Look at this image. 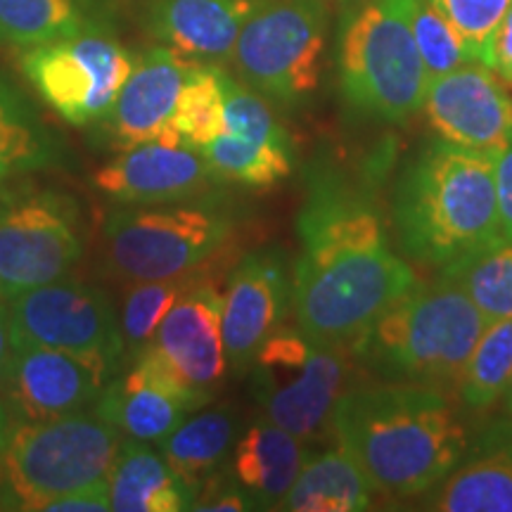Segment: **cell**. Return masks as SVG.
I'll return each instance as SVG.
<instances>
[{
  "label": "cell",
  "mask_w": 512,
  "mask_h": 512,
  "mask_svg": "<svg viewBox=\"0 0 512 512\" xmlns=\"http://www.w3.org/2000/svg\"><path fill=\"white\" fill-rule=\"evenodd\" d=\"M219 190L166 204H117L102 223L105 266L121 283L185 278L214 259L238 230Z\"/></svg>",
  "instance_id": "8992f818"
},
{
  "label": "cell",
  "mask_w": 512,
  "mask_h": 512,
  "mask_svg": "<svg viewBox=\"0 0 512 512\" xmlns=\"http://www.w3.org/2000/svg\"><path fill=\"white\" fill-rule=\"evenodd\" d=\"M261 0H140L136 15L157 46L197 64L223 67Z\"/></svg>",
  "instance_id": "d6986e66"
},
{
  "label": "cell",
  "mask_w": 512,
  "mask_h": 512,
  "mask_svg": "<svg viewBox=\"0 0 512 512\" xmlns=\"http://www.w3.org/2000/svg\"><path fill=\"white\" fill-rule=\"evenodd\" d=\"M200 152L221 183L242 188H271L294 169L292 143H261L221 131Z\"/></svg>",
  "instance_id": "83f0119b"
},
{
  "label": "cell",
  "mask_w": 512,
  "mask_h": 512,
  "mask_svg": "<svg viewBox=\"0 0 512 512\" xmlns=\"http://www.w3.org/2000/svg\"><path fill=\"white\" fill-rule=\"evenodd\" d=\"M107 479L114 512H181L195 503L162 451L145 441L124 437Z\"/></svg>",
  "instance_id": "d4e9b609"
},
{
  "label": "cell",
  "mask_w": 512,
  "mask_h": 512,
  "mask_svg": "<svg viewBox=\"0 0 512 512\" xmlns=\"http://www.w3.org/2000/svg\"><path fill=\"white\" fill-rule=\"evenodd\" d=\"M437 138L498 155L512 138V95L482 62L472 60L430 81L422 107Z\"/></svg>",
  "instance_id": "e0dca14e"
},
{
  "label": "cell",
  "mask_w": 512,
  "mask_h": 512,
  "mask_svg": "<svg viewBox=\"0 0 512 512\" xmlns=\"http://www.w3.org/2000/svg\"><path fill=\"white\" fill-rule=\"evenodd\" d=\"M328 27L325 0H261L228 64L266 100L299 107L320 86Z\"/></svg>",
  "instance_id": "30bf717a"
},
{
  "label": "cell",
  "mask_w": 512,
  "mask_h": 512,
  "mask_svg": "<svg viewBox=\"0 0 512 512\" xmlns=\"http://www.w3.org/2000/svg\"><path fill=\"white\" fill-rule=\"evenodd\" d=\"M489 320L446 278L415 283L349 344L356 380L451 392Z\"/></svg>",
  "instance_id": "277c9868"
},
{
  "label": "cell",
  "mask_w": 512,
  "mask_h": 512,
  "mask_svg": "<svg viewBox=\"0 0 512 512\" xmlns=\"http://www.w3.org/2000/svg\"><path fill=\"white\" fill-rule=\"evenodd\" d=\"M512 382V316L491 320L458 382L463 411L486 415L503 401Z\"/></svg>",
  "instance_id": "f1b7e54d"
},
{
  "label": "cell",
  "mask_w": 512,
  "mask_h": 512,
  "mask_svg": "<svg viewBox=\"0 0 512 512\" xmlns=\"http://www.w3.org/2000/svg\"><path fill=\"white\" fill-rule=\"evenodd\" d=\"M238 437L240 422L233 408L204 406L192 411L157 448L197 498L209 479L221 475Z\"/></svg>",
  "instance_id": "484cf974"
},
{
  "label": "cell",
  "mask_w": 512,
  "mask_h": 512,
  "mask_svg": "<svg viewBox=\"0 0 512 512\" xmlns=\"http://www.w3.org/2000/svg\"><path fill=\"white\" fill-rule=\"evenodd\" d=\"M430 3L463 36L472 57L484 64L491 36L510 10L512 0H430Z\"/></svg>",
  "instance_id": "836d02e7"
},
{
  "label": "cell",
  "mask_w": 512,
  "mask_h": 512,
  "mask_svg": "<svg viewBox=\"0 0 512 512\" xmlns=\"http://www.w3.org/2000/svg\"><path fill=\"white\" fill-rule=\"evenodd\" d=\"M91 183L121 207L195 200L223 185L202 152L157 140L117 152V157L93 171Z\"/></svg>",
  "instance_id": "ac0fdd59"
},
{
  "label": "cell",
  "mask_w": 512,
  "mask_h": 512,
  "mask_svg": "<svg viewBox=\"0 0 512 512\" xmlns=\"http://www.w3.org/2000/svg\"><path fill=\"white\" fill-rule=\"evenodd\" d=\"M136 64L114 29L86 31L22 53V72L67 124L93 128L110 114Z\"/></svg>",
  "instance_id": "8fae6325"
},
{
  "label": "cell",
  "mask_w": 512,
  "mask_h": 512,
  "mask_svg": "<svg viewBox=\"0 0 512 512\" xmlns=\"http://www.w3.org/2000/svg\"><path fill=\"white\" fill-rule=\"evenodd\" d=\"M503 413L512 415V382H510L508 392H505V396H503Z\"/></svg>",
  "instance_id": "ab89813d"
},
{
  "label": "cell",
  "mask_w": 512,
  "mask_h": 512,
  "mask_svg": "<svg viewBox=\"0 0 512 512\" xmlns=\"http://www.w3.org/2000/svg\"><path fill=\"white\" fill-rule=\"evenodd\" d=\"M50 512H110V479L102 477L98 482L81 486V489L69 491L55 501L48 503Z\"/></svg>",
  "instance_id": "e575fe53"
},
{
  "label": "cell",
  "mask_w": 512,
  "mask_h": 512,
  "mask_svg": "<svg viewBox=\"0 0 512 512\" xmlns=\"http://www.w3.org/2000/svg\"><path fill=\"white\" fill-rule=\"evenodd\" d=\"M297 235L292 313L316 342L351 344L418 280L396 245L373 178L332 162L316 159L306 169Z\"/></svg>",
  "instance_id": "6da1fadb"
},
{
  "label": "cell",
  "mask_w": 512,
  "mask_h": 512,
  "mask_svg": "<svg viewBox=\"0 0 512 512\" xmlns=\"http://www.w3.org/2000/svg\"><path fill=\"white\" fill-rule=\"evenodd\" d=\"M486 67L501 79L505 86L512 88V5L498 24L489 41V50L484 57Z\"/></svg>",
  "instance_id": "d590c367"
},
{
  "label": "cell",
  "mask_w": 512,
  "mask_h": 512,
  "mask_svg": "<svg viewBox=\"0 0 512 512\" xmlns=\"http://www.w3.org/2000/svg\"><path fill=\"white\" fill-rule=\"evenodd\" d=\"M221 309L223 292L214 280H190L143 351L192 411L209 406L230 373Z\"/></svg>",
  "instance_id": "4fadbf2b"
},
{
  "label": "cell",
  "mask_w": 512,
  "mask_h": 512,
  "mask_svg": "<svg viewBox=\"0 0 512 512\" xmlns=\"http://www.w3.org/2000/svg\"><path fill=\"white\" fill-rule=\"evenodd\" d=\"M86 254L81 204L67 190L29 181L0 183V299L69 278Z\"/></svg>",
  "instance_id": "9c48e42d"
},
{
  "label": "cell",
  "mask_w": 512,
  "mask_h": 512,
  "mask_svg": "<svg viewBox=\"0 0 512 512\" xmlns=\"http://www.w3.org/2000/svg\"><path fill=\"white\" fill-rule=\"evenodd\" d=\"M294 266L285 249L266 247L242 256L223 290L221 330L228 368L247 375L264 342L292 313Z\"/></svg>",
  "instance_id": "9a60e30c"
},
{
  "label": "cell",
  "mask_w": 512,
  "mask_h": 512,
  "mask_svg": "<svg viewBox=\"0 0 512 512\" xmlns=\"http://www.w3.org/2000/svg\"><path fill=\"white\" fill-rule=\"evenodd\" d=\"M93 408L126 439L155 446L192 413L188 401L145 354L107 384Z\"/></svg>",
  "instance_id": "44dd1931"
},
{
  "label": "cell",
  "mask_w": 512,
  "mask_h": 512,
  "mask_svg": "<svg viewBox=\"0 0 512 512\" xmlns=\"http://www.w3.org/2000/svg\"><path fill=\"white\" fill-rule=\"evenodd\" d=\"M10 432H12V420H10V413H8V408H5L3 399H0V458H3L5 446H8Z\"/></svg>",
  "instance_id": "f35d334b"
},
{
  "label": "cell",
  "mask_w": 512,
  "mask_h": 512,
  "mask_svg": "<svg viewBox=\"0 0 512 512\" xmlns=\"http://www.w3.org/2000/svg\"><path fill=\"white\" fill-rule=\"evenodd\" d=\"M69 162L62 138L43 121L27 95L0 74V183Z\"/></svg>",
  "instance_id": "cb8c5ba5"
},
{
  "label": "cell",
  "mask_w": 512,
  "mask_h": 512,
  "mask_svg": "<svg viewBox=\"0 0 512 512\" xmlns=\"http://www.w3.org/2000/svg\"><path fill=\"white\" fill-rule=\"evenodd\" d=\"M387 214L401 254L432 271L501 240L496 155L427 140L401 164Z\"/></svg>",
  "instance_id": "3957f363"
},
{
  "label": "cell",
  "mask_w": 512,
  "mask_h": 512,
  "mask_svg": "<svg viewBox=\"0 0 512 512\" xmlns=\"http://www.w3.org/2000/svg\"><path fill=\"white\" fill-rule=\"evenodd\" d=\"M121 434L91 411L12 425L0 458V510L41 512L50 501L110 475Z\"/></svg>",
  "instance_id": "52a82bcc"
},
{
  "label": "cell",
  "mask_w": 512,
  "mask_h": 512,
  "mask_svg": "<svg viewBox=\"0 0 512 512\" xmlns=\"http://www.w3.org/2000/svg\"><path fill=\"white\" fill-rule=\"evenodd\" d=\"M114 0H0V46L31 50L117 27Z\"/></svg>",
  "instance_id": "603a6c76"
},
{
  "label": "cell",
  "mask_w": 512,
  "mask_h": 512,
  "mask_svg": "<svg viewBox=\"0 0 512 512\" xmlns=\"http://www.w3.org/2000/svg\"><path fill=\"white\" fill-rule=\"evenodd\" d=\"M415 501L432 512H512V415L477 427L451 475Z\"/></svg>",
  "instance_id": "ffe728a7"
},
{
  "label": "cell",
  "mask_w": 512,
  "mask_h": 512,
  "mask_svg": "<svg viewBox=\"0 0 512 512\" xmlns=\"http://www.w3.org/2000/svg\"><path fill=\"white\" fill-rule=\"evenodd\" d=\"M121 370L102 356L38 344H12L0 399L12 425L88 411Z\"/></svg>",
  "instance_id": "5bb4252c"
},
{
  "label": "cell",
  "mask_w": 512,
  "mask_h": 512,
  "mask_svg": "<svg viewBox=\"0 0 512 512\" xmlns=\"http://www.w3.org/2000/svg\"><path fill=\"white\" fill-rule=\"evenodd\" d=\"M411 29L430 81L472 62L470 48L430 0H413Z\"/></svg>",
  "instance_id": "d6a6232c"
},
{
  "label": "cell",
  "mask_w": 512,
  "mask_h": 512,
  "mask_svg": "<svg viewBox=\"0 0 512 512\" xmlns=\"http://www.w3.org/2000/svg\"><path fill=\"white\" fill-rule=\"evenodd\" d=\"M439 275L460 287L489 323L512 316V242L501 238L475 249Z\"/></svg>",
  "instance_id": "f546056e"
},
{
  "label": "cell",
  "mask_w": 512,
  "mask_h": 512,
  "mask_svg": "<svg viewBox=\"0 0 512 512\" xmlns=\"http://www.w3.org/2000/svg\"><path fill=\"white\" fill-rule=\"evenodd\" d=\"M311 448L268 420L264 413L240 432L230 456V479L245 494L252 510H278L290 494Z\"/></svg>",
  "instance_id": "7402d4cb"
},
{
  "label": "cell",
  "mask_w": 512,
  "mask_h": 512,
  "mask_svg": "<svg viewBox=\"0 0 512 512\" xmlns=\"http://www.w3.org/2000/svg\"><path fill=\"white\" fill-rule=\"evenodd\" d=\"M195 64L166 46L138 53L110 114L93 126V143L114 152L155 140L181 145L171 119L178 93Z\"/></svg>",
  "instance_id": "2e32d148"
},
{
  "label": "cell",
  "mask_w": 512,
  "mask_h": 512,
  "mask_svg": "<svg viewBox=\"0 0 512 512\" xmlns=\"http://www.w3.org/2000/svg\"><path fill=\"white\" fill-rule=\"evenodd\" d=\"M496 192L501 238L512 242V138L496 155Z\"/></svg>",
  "instance_id": "8d00e7d4"
},
{
  "label": "cell",
  "mask_w": 512,
  "mask_h": 512,
  "mask_svg": "<svg viewBox=\"0 0 512 512\" xmlns=\"http://www.w3.org/2000/svg\"><path fill=\"white\" fill-rule=\"evenodd\" d=\"M247 375L261 413L311 446L330 439L337 401L356 370L349 344L316 342L297 325H283L266 339Z\"/></svg>",
  "instance_id": "ba28073f"
},
{
  "label": "cell",
  "mask_w": 512,
  "mask_h": 512,
  "mask_svg": "<svg viewBox=\"0 0 512 512\" xmlns=\"http://www.w3.org/2000/svg\"><path fill=\"white\" fill-rule=\"evenodd\" d=\"M190 275L185 278H166V280H140V283H128L124 299H121L119 325L121 337H124L126 366L133 363L143 351L150 347L155 339L159 325L188 287Z\"/></svg>",
  "instance_id": "1f68e13d"
},
{
  "label": "cell",
  "mask_w": 512,
  "mask_h": 512,
  "mask_svg": "<svg viewBox=\"0 0 512 512\" xmlns=\"http://www.w3.org/2000/svg\"><path fill=\"white\" fill-rule=\"evenodd\" d=\"M10 354H12V328H10L8 302H0V380H3L5 368H8Z\"/></svg>",
  "instance_id": "74e56055"
},
{
  "label": "cell",
  "mask_w": 512,
  "mask_h": 512,
  "mask_svg": "<svg viewBox=\"0 0 512 512\" xmlns=\"http://www.w3.org/2000/svg\"><path fill=\"white\" fill-rule=\"evenodd\" d=\"M223 67L195 64L178 93L171 128L181 145L200 152L223 131Z\"/></svg>",
  "instance_id": "4dcf8cb0"
},
{
  "label": "cell",
  "mask_w": 512,
  "mask_h": 512,
  "mask_svg": "<svg viewBox=\"0 0 512 512\" xmlns=\"http://www.w3.org/2000/svg\"><path fill=\"white\" fill-rule=\"evenodd\" d=\"M413 0H344L335 41L339 93L356 117L403 124L430 88L411 29Z\"/></svg>",
  "instance_id": "5b68a950"
},
{
  "label": "cell",
  "mask_w": 512,
  "mask_h": 512,
  "mask_svg": "<svg viewBox=\"0 0 512 512\" xmlns=\"http://www.w3.org/2000/svg\"><path fill=\"white\" fill-rule=\"evenodd\" d=\"M12 344L102 356L126 368L119 311L100 285L62 278L8 302Z\"/></svg>",
  "instance_id": "7c38bea8"
},
{
  "label": "cell",
  "mask_w": 512,
  "mask_h": 512,
  "mask_svg": "<svg viewBox=\"0 0 512 512\" xmlns=\"http://www.w3.org/2000/svg\"><path fill=\"white\" fill-rule=\"evenodd\" d=\"M330 441L356 460L377 494L415 501L451 475L470 430L463 406L444 389L354 377L337 401Z\"/></svg>",
  "instance_id": "7a4b0ae2"
},
{
  "label": "cell",
  "mask_w": 512,
  "mask_h": 512,
  "mask_svg": "<svg viewBox=\"0 0 512 512\" xmlns=\"http://www.w3.org/2000/svg\"><path fill=\"white\" fill-rule=\"evenodd\" d=\"M0 302H3V299H0Z\"/></svg>",
  "instance_id": "60d3db41"
},
{
  "label": "cell",
  "mask_w": 512,
  "mask_h": 512,
  "mask_svg": "<svg viewBox=\"0 0 512 512\" xmlns=\"http://www.w3.org/2000/svg\"><path fill=\"white\" fill-rule=\"evenodd\" d=\"M373 484L342 446L311 451L278 510L287 512H358L370 510Z\"/></svg>",
  "instance_id": "4316f807"
}]
</instances>
